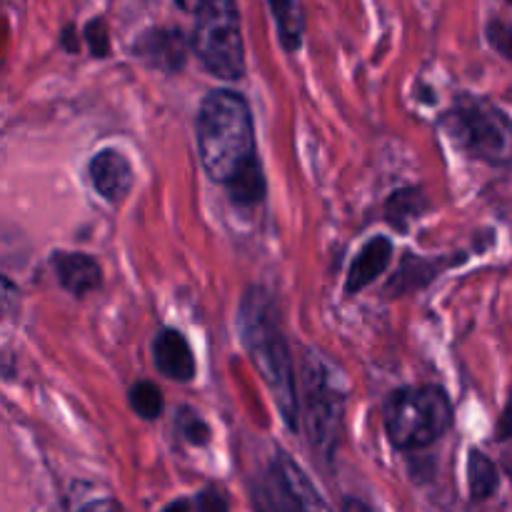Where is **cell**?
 Returning <instances> with one entry per match:
<instances>
[{
	"mask_svg": "<svg viewBox=\"0 0 512 512\" xmlns=\"http://www.w3.org/2000/svg\"><path fill=\"white\" fill-rule=\"evenodd\" d=\"M390 258H393V243L388 238H373L368 240L363 250L358 253V258L353 260L348 273V283H345V290L348 293H358V290H365L370 283L383 275V270L388 268Z\"/></svg>",
	"mask_w": 512,
	"mask_h": 512,
	"instance_id": "7c38bea8",
	"label": "cell"
},
{
	"mask_svg": "<svg viewBox=\"0 0 512 512\" xmlns=\"http://www.w3.org/2000/svg\"><path fill=\"white\" fill-rule=\"evenodd\" d=\"M270 10L275 13V23H278L280 43L285 50H298L300 38H303V8L290 0H280V3H270Z\"/></svg>",
	"mask_w": 512,
	"mask_h": 512,
	"instance_id": "5bb4252c",
	"label": "cell"
},
{
	"mask_svg": "<svg viewBox=\"0 0 512 512\" xmlns=\"http://www.w3.org/2000/svg\"><path fill=\"white\" fill-rule=\"evenodd\" d=\"M198 153L215 183L228 188L243 170L258 163L253 113L235 90H213L198 110Z\"/></svg>",
	"mask_w": 512,
	"mask_h": 512,
	"instance_id": "7a4b0ae2",
	"label": "cell"
},
{
	"mask_svg": "<svg viewBox=\"0 0 512 512\" xmlns=\"http://www.w3.org/2000/svg\"><path fill=\"white\" fill-rule=\"evenodd\" d=\"M255 505L260 512H330L308 475L285 453L275 455Z\"/></svg>",
	"mask_w": 512,
	"mask_h": 512,
	"instance_id": "52a82bcc",
	"label": "cell"
},
{
	"mask_svg": "<svg viewBox=\"0 0 512 512\" xmlns=\"http://www.w3.org/2000/svg\"><path fill=\"white\" fill-rule=\"evenodd\" d=\"M155 365L160 373L178 383H188L195 378V360L188 340L178 330H160L153 343Z\"/></svg>",
	"mask_w": 512,
	"mask_h": 512,
	"instance_id": "9c48e42d",
	"label": "cell"
},
{
	"mask_svg": "<svg viewBox=\"0 0 512 512\" xmlns=\"http://www.w3.org/2000/svg\"><path fill=\"white\" fill-rule=\"evenodd\" d=\"M423 208H425L423 193L415 188H405V190H398V193L388 200L385 215H388V220L395 225V228L405 230L408 228V220L415 218Z\"/></svg>",
	"mask_w": 512,
	"mask_h": 512,
	"instance_id": "2e32d148",
	"label": "cell"
},
{
	"mask_svg": "<svg viewBox=\"0 0 512 512\" xmlns=\"http://www.w3.org/2000/svg\"><path fill=\"white\" fill-rule=\"evenodd\" d=\"M498 438L500 440H510L512 438V385H510V393H508V403H505L503 415H500Z\"/></svg>",
	"mask_w": 512,
	"mask_h": 512,
	"instance_id": "603a6c76",
	"label": "cell"
},
{
	"mask_svg": "<svg viewBox=\"0 0 512 512\" xmlns=\"http://www.w3.org/2000/svg\"><path fill=\"white\" fill-rule=\"evenodd\" d=\"M55 273L60 285L73 295H88L100 285V265L98 260L83 253H58L55 255Z\"/></svg>",
	"mask_w": 512,
	"mask_h": 512,
	"instance_id": "8fae6325",
	"label": "cell"
},
{
	"mask_svg": "<svg viewBox=\"0 0 512 512\" xmlns=\"http://www.w3.org/2000/svg\"><path fill=\"white\" fill-rule=\"evenodd\" d=\"M228 193L238 205L260 203L265 195V178H263V168H260V163L250 165L248 170H243V173L228 185Z\"/></svg>",
	"mask_w": 512,
	"mask_h": 512,
	"instance_id": "9a60e30c",
	"label": "cell"
},
{
	"mask_svg": "<svg viewBox=\"0 0 512 512\" xmlns=\"http://www.w3.org/2000/svg\"><path fill=\"white\" fill-rule=\"evenodd\" d=\"M443 130L470 158L488 165L512 163V120L490 100L463 98L443 118Z\"/></svg>",
	"mask_w": 512,
	"mask_h": 512,
	"instance_id": "5b68a950",
	"label": "cell"
},
{
	"mask_svg": "<svg viewBox=\"0 0 512 512\" xmlns=\"http://www.w3.org/2000/svg\"><path fill=\"white\" fill-rule=\"evenodd\" d=\"M163 512H190V505L188 500H175V503H170Z\"/></svg>",
	"mask_w": 512,
	"mask_h": 512,
	"instance_id": "484cf974",
	"label": "cell"
},
{
	"mask_svg": "<svg viewBox=\"0 0 512 512\" xmlns=\"http://www.w3.org/2000/svg\"><path fill=\"white\" fill-rule=\"evenodd\" d=\"M130 405L145 420H155L163 413V395L153 383H135L130 388Z\"/></svg>",
	"mask_w": 512,
	"mask_h": 512,
	"instance_id": "e0dca14e",
	"label": "cell"
},
{
	"mask_svg": "<svg viewBox=\"0 0 512 512\" xmlns=\"http://www.w3.org/2000/svg\"><path fill=\"white\" fill-rule=\"evenodd\" d=\"M90 180H93V188L108 203H120L133 188V168H130L128 158L118 150H100L90 160Z\"/></svg>",
	"mask_w": 512,
	"mask_h": 512,
	"instance_id": "ba28073f",
	"label": "cell"
},
{
	"mask_svg": "<svg viewBox=\"0 0 512 512\" xmlns=\"http://www.w3.org/2000/svg\"><path fill=\"white\" fill-rule=\"evenodd\" d=\"M85 38H88L90 48H93L95 55L108 53V30H105V23L100 18H95L93 23L85 28Z\"/></svg>",
	"mask_w": 512,
	"mask_h": 512,
	"instance_id": "44dd1931",
	"label": "cell"
},
{
	"mask_svg": "<svg viewBox=\"0 0 512 512\" xmlns=\"http://www.w3.org/2000/svg\"><path fill=\"white\" fill-rule=\"evenodd\" d=\"M488 38L498 53H503L505 58H512V25L510 23H505V20L500 18L490 20Z\"/></svg>",
	"mask_w": 512,
	"mask_h": 512,
	"instance_id": "d6986e66",
	"label": "cell"
},
{
	"mask_svg": "<svg viewBox=\"0 0 512 512\" xmlns=\"http://www.w3.org/2000/svg\"><path fill=\"white\" fill-rule=\"evenodd\" d=\"M340 512H370V508L365 503H360V500H345Z\"/></svg>",
	"mask_w": 512,
	"mask_h": 512,
	"instance_id": "d4e9b609",
	"label": "cell"
},
{
	"mask_svg": "<svg viewBox=\"0 0 512 512\" xmlns=\"http://www.w3.org/2000/svg\"><path fill=\"white\" fill-rule=\"evenodd\" d=\"M135 53H138L145 63L153 65V68L178 70L180 65H183L188 48H185V38L180 30L160 28L145 33L143 38L138 40V45H135Z\"/></svg>",
	"mask_w": 512,
	"mask_h": 512,
	"instance_id": "30bf717a",
	"label": "cell"
},
{
	"mask_svg": "<svg viewBox=\"0 0 512 512\" xmlns=\"http://www.w3.org/2000/svg\"><path fill=\"white\" fill-rule=\"evenodd\" d=\"M468 485L470 498L473 500H488L493 498L495 490L500 485V473L495 468L493 460L480 450H470L468 458Z\"/></svg>",
	"mask_w": 512,
	"mask_h": 512,
	"instance_id": "4fadbf2b",
	"label": "cell"
},
{
	"mask_svg": "<svg viewBox=\"0 0 512 512\" xmlns=\"http://www.w3.org/2000/svg\"><path fill=\"white\" fill-rule=\"evenodd\" d=\"M300 418L310 445L323 460H330L340 438L345 413L343 380L328 360L310 353L300 365Z\"/></svg>",
	"mask_w": 512,
	"mask_h": 512,
	"instance_id": "277c9868",
	"label": "cell"
},
{
	"mask_svg": "<svg viewBox=\"0 0 512 512\" xmlns=\"http://www.w3.org/2000/svg\"><path fill=\"white\" fill-rule=\"evenodd\" d=\"M178 428H180V435L193 445H205L210 440L208 423H205L198 413H193V410L188 408H183L178 413Z\"/></svg>",
	"mask_w": 512,
	"mask_h": 512,
	"instance_id": "ac0fdd59",
	"label": "cell"
},
{
	"mask_svg": "<svg viewBox=\"0 0 512 512\" xmlns=\"http://www.w3.org/2000/svg\"><path fill=\"white\" fill-rule=\"evenodd\" d=\"M238 330L245 350L253 358L260 378L273 393L275 405L290 430H298L300 398L295 383V365L285 335L278 323L273 298L263 288H253L243 295L238 310Z\"/></svg>",
	"mask_w": 512,
	"mask_h": 512,
	"instance_id": "6da1fadb",
	"label": "cell"
},
{
	"mask_svg": "<svg viewBox=\"0 0 512 512\" xmlns=\"http://www.w3.org/2000/svg\"><path fill=\"white\" fill-rule=\"evenodd\" d=\"M15 305H18V288L0 275V320L13 313Z\"/></svg>",
	"mask_w": 512,
	"mask_h": 512,
	"instance_id": "7402d4cb",
	"label": "cell"
},
{
	"mask_svg": "<svg viewBox=\"0 0 512 512\" xmlns=\"http://www.w3.org/2000/svg\"><path fill=\"white\" fill-rule=\"evenodd\" d=\"M385 433L400 450L428 448L443 438L453 423V405L445 390L435 385L400 388L390 393L383 408Z\"/></svg>",
	"mask_w": 512,
	"mask_h": 512,
	"instance_id": "3957f363",
	"label": "cell"
},
{
	"mask_svg": "<svg viewBox=\"0 0 512 512\" xmlns=\"http://www.w3.org/2000/svg\"><path fill=\"white\" fill-rule=\"evenodd\" d=\"M195 512H228V503L220 490L205 488L195 500Z\"/></svg>",
	"mask_w": 512,
	"mask_h": 512,
	"instance_id": "ffe728a7",
	"label": "cell"
},
{
	"mask_svg": "<svg viewBox=\"0 0 512 512\" xmlns=\"http://www.w3.org/2000/svg\"><path fill=\"white\" fill-rule=\"evenodd\" d=\"M80 512H120V508L113 500H95V503H88Z\"/></svg>",
	"mask_w": 512,
	"mask_h": 512,
	"instance_id": "cb8c5ba5",
	"label": "cell"
},
{
	"mask_svg": "<svg viewBox=\"0 0 512 512\" xmlns=\"http://www.w3.org/2000/svg\"><path fill=\"white\" fill-rule=\"evenodd\" d=\"M193 50L208 73L223 80H238L245 73V48L240 35L238 8L228 0L200 3L195 8Z\"/></svg>",
	"mask_w": 512,
	"mask_h": 512,
	"instance_id": "8992f818",
	"label": "cell"
}]
</instances>
